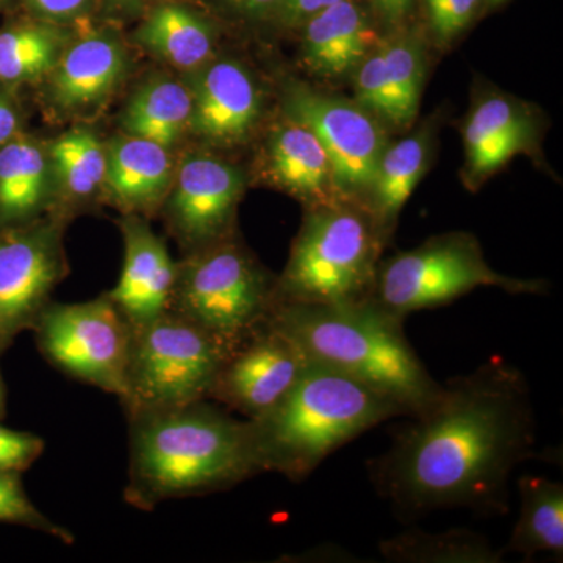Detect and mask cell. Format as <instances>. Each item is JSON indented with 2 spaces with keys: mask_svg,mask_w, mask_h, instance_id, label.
<instances>
[{
  "mask_svg": "<svg viewBox=\"0 0 563 563\" xmlns=\"http://www.w3.org/2000/svg\"><path fill=\"white\" fill-rule=\"evenodd\" d=\"M5 417V387H3L2 374H0V420Z\"/></svg>",
  "mask_w": 563,
  "mask_h": 563,
  "instance_id": "74e56055",
  "label": "cell"
},
{
  "mask_svg": "<svg viewBox=\"0 0 563 563\" xmlns=\"http://www.w3.org/2000/svg\"><path fill=\"white\" fill-rule=\"evenodd\" d=\"M433 132L432 124L422 125L402 140L387 144L380 155L365 203L387 240L395 232L402 207L431 165Z\"/></svg>",
  "mask_w": 563,
  "mask_h": 563,
  "instance_id": "44dd1931",
  "label": "cell"
},
{
  "mask_svg": "<svg viewBox=\"0 0 563 563\" xmlns=\"http://www.w3.org/2000/svg\"><path fill=\"white\" fill-rule=\"evenodd\" d=\"M40 16L47 20H69L87 7L88 0H25Z\"/></svg>",
  "mask_w": 563,
  "mask_h": 563,
  "instance_id": "e575fe53",
  "label": "cell"
},
{
  "mask_svg": "<svg viewBox=\"0 0 563 563\" xmlns=\"http://www.w3.org/2000/svg\"><path fill=\"white\" fill-rule=\"evenodd\" d=\"M379 550L387 561L407 563H498L504 555V550L468 529L406 531L380 542Z\"/></svg>",
  "mask_w": 563,
  "mask_h": 563,
  "instance_id": "83f0119b",
  "label": "cell"
},
{
  "mask_svg": "<svg viewBox=\"0 0 563 563\" xmlns=\"http://www.w3.org/2000/svg\"><path fill=\"white\" fill-rule=\"evenodd\" d=\"M172 176V158L161 144L131 135L111 141L103 184L124 209H151L165 195Z\"/></svg>",
  "mask_w": 563,
  "mask_h": 563,
  "instance_id": "7402d4cb",
  "label": "cell"
},
{
  "mask_svg": "<svg viewBox=\"0 0 563 563\" xmlns=\"http://www.w3.org/2000/svg\"><path fill=\"white\" fill-rule=\"evenodd\" d=\"M481 287L501 288L510 295H540L547 291V282L495 272L473 233L450 232L380 261L372 299L406 321L409 314L448 306Z\"/></svg>",
  "mask_w": 563,
  "mask_h": 563,
  "instance_id": "52a82bcc",
  "label": "cell"
},
{
  "mask_svg": "<svg viewBox=\"0 0 563 563\" xmlns=\"http://www.w3.org/2000/svg\"><path fill=\"white\" fill-rule=\"evenodd\" d=\"M66 273L62 218L0 232V354L32 331Z\"/></svg>",
  "mask_w": 563,
  "mask_h": 563,
  "instance_id": "8fae6325",
  "label": "cell"
},
{
  "mask_svg": "<svg viewBox=\"0 0 563 563\" xmlns=\"http://www.w3.org/2000/svg\"><path fill=\"white\" fill-rule=\"evenodd\" d=\"M232 11L247 20H263L279 13L282 0H222Z\"/></svg>",
  "mask_w": 563,
  "mask_h": 563,
  "instance_id": "d590c367",
  "label": "cell"
},
{
  "mask_svg": "<svg viewBox=\"0 0 563 563\" xmlns=\"http://www.w3.org/2000/svg\"><path fill=\"white\" fill-rule=\"evenodd\" d=\"M229 354L213 336L172 310L133 329L121 399L125 413L206 401Z\"/></svg>",
  "mask_w": 563,
  "mask_h": 563,
  "instance_id": "ba28073f",
  "label": "cell"
},
{
  "mask_svg": "<svg viewBox=\"0 0 563 563\" xmlns=\"http://www.w3.org/2000/svg\"><path fill=\"white\" fill-rule=\"evenodd\" d=\"M43 451L41 437L0 424V472H25L38 461Z\"/></svg>",
  "mask_w": 563,
  "mask_h": 563,
  "instance_id": "1f68e13d",
  "label": "cell"
},
{
  "mask_svg": "<svg viewBox=\"0 0 563 563\" xmlns=\"http://www.w3.org/2000/svg\"><path fill=\"white\" fill-rule=\"evenodd\" d=\"M9 87L0 84V147L22 133V117Z\"/></svg>",
  "mask_w": 563,
  "mask_h": 563,
  "instance_id": "836d02e7",
  "label": "cell"
},
{
  "mask_svg": "<svg viewBox=\"0 0 563 563\" xmlns=\"http://www.w3.org/2000/svg\"><path fill=\"white\" fill-rule=\"evenodd\" d=\"M0 523L24 526L55 537L63 543H74V536L68 529L55 523L31 501L20 472H0Z\"/></svg>",
  "mask_w": 563,
  "mask_h": 563,
  "instance_id": "f546056e",
  "label": "cell"
},
{
  "mask_svg": "<svg viewBox=\"0 0 563 563\" xmlns=\"http://www.w3.org/2000/svg\"><path fill=\"white\" fill-rule=\"evenodd\" d=\"M343 0H282V5L277 16L287 25L296 27L302 25L303 22L310 20L320 11L335 5Z\"/></svg>",
  "mask_w": 563,
  "mask_h": 563,
  "instance_id": "d6a6232c",
  "label": "cell"
},
{
  "mask_svg": "<svg viewBox=\"0 0 563 563\" xmlns=\"http://www.w3.org/2000/svg\"><path fill=\"white\" fill-rule=\"evenodd\" d=\"M309 365L298 344L266 322L225 358L209 399L254 420L272 410Z\"/></svg>",
  "mask_w": 563,
  "mask_h": 563,
  "instance_id": "7c38bea8",
  "label": "cell"
},
{
  "mask_svg": "<svg viewBox=\"0 0 563 563\" xmlns=\"http://www.w3.org/2000/svg\"><path fill=\"white\" fill-rule=\"evenodd\" d=\"M496 2H499V0H496Z\"/></svg>",
  "mask_w": 563,
  "mask_h": 563,
  "instance_id": "60d3db41",
  "label": "cell"
},
{
  "mask_svg": "<svg viewBox=\"0 0 563 563\" xmlns=\"http://www.w3.org/2000/svg\"><path fill=\"white\" fill-rule=\"evenodd\" d=\"M520 515L507 553L533 559L540 553L563 558V485L542 476H526L518 481Z\"/></svg>",
  "mask_w": 563,
  "mask_h": 563,
  "instance_id": "cb8c5ba5",
  "label": "cell"
},
{
  "mask_svg": "<svg viewBox=\"0 0 563 563\" xmlns=\"http://www.w3.org/2000/svg\"><path fill=\"white\" fill-rule=\"evenodd\" d=\"M387 242L365 203L340 199L309 207L287 266L276 279V303H346L372 298Z\"/></svg>",
  "mask_w": 563,
  "mask_h": 563,
  "instance_id": "5b68a950",
  "label": "cell"
},
{
  "mask_svg": "<svg viewBox=\"0 0 563 563\" xmlns=\"http://www.w3.org/2000/svg\"><path fill=\"white\" fill-rule=\"evenodd\" d=\"M190 92L191 129L213 143H239L261 118V90L240 63H210L199 70Z\"/></svg>",
  "mask_w": 563,
  "mask_h": 563,
  "instance_id": "e0dca14e",
  "label": "cell"
},
{
  "mask_svg": "<svg viewBox=\"0 0 563 563\" xmlns=\"http://www.w3.org/2000/svg\"><path fill=\"white\" fill-rule=\"evenodd\" d=\"M49 166L47 152L24 133L0 147V232L40 220L49 202Z\"/></svg>",
  "mask_w": 563,
  "mask_h": 563,
  "instance_id": "603a6c76",
  "label": "cell"
},
{
  "mask_svg": "<svg viewBox=\"0 0 563 563\" xmlns=\"http://www.w3.org/2000/svg\"><path fill=\"white\" fill-rule=\"evenodd\" d=\"M437 38L450 43L470 24L481 0H424Z\"/></svg>",
  "mask_w": 563,
  "mask_h": 563,
  "instance_id": "4dcf8cb0",
  "label": "cell"
},
{
  "mask_svg": "<svg viewBox=\"0 0 563 563\" xmlns=\"http://www.w3.org/2000/svg\"><path fill=\"white\" fill-rule=\"evenodd\" d=\"M398 417H404L402 410L384 396L310 362L272 410L247 421L261 473H279L301 483L333 451Z\"/></svg>",
  "mask_w": 563,
  "mask_h": 563,
  "instance_id": "277c9868",
  "label": "cell"
},
{
  "mask_svg": "<svg viewBox=\"0 0 563 563\" xmlns=\"http://www.w3.org/2000/svg\"><path fill=\"white\" fill-rule=\"evenodd\" d=\"M190 88L179 81L152 80L129 102L122 113V129L131 136L174 146L191 129Z\"/></svg>",
  "mask_w": 563,
  "mask_h": 563,
  "instance_id": "d4e9b609",
  "label": "cell"
},
{
  "mask_svg": "<svg viewBox=\"0 0 563 563\" xmlns=\"http://www.w3.org/2000/svg\"><path fill=\"white\" fill-rule=\"evenodd\" d=\"M266 158L274 184L306 202L307 209L343 199L328 152L302 122L285 114L269 135Z\"/></svg>",
  "mask_w": 563,
  "mask_h": 563,
  "instance_id": "ac0fdd59",
  "label": "cell"
},
{
  "mask_svg": "<svg viewBox=\"0 0 563 563\" xmlns=\"http://www.w3.org/2000/svg\"><path fill=\"white\" fill-rule=\"evenodd\" d=\"M243 188V173L231 163L201 155L181 163L168 203L169 224L181 244L195 252L231 236Z\"/></svg>",
  "mask_w": 563,
  "mask_h": 563,
  "instance_id": "4fadbf2b",
  "label": "cell"
},
{
  "mask_svg": "<svg viewBox=\"0 0 563 563\" xmlns=\"http://www.w3.org/2000/svg\"><path fill=\"white\" fill-rule=\"evenodd\" d=\"M117 7H133L146 2V0H111Z\"/></svg>",
  "mask_w": 563,
  "mask_h": 563,
  "instance_id": "f35d334b",
  "label": "cell"
},
{
  "mask_svg": "<svg viewBox=\"0 0 563 563\" xmlns=\"http://www.w3.org/2000/svg\"><path fill=\"white\" fill-rule=\"evenodd\" d=\"M426 51L413 33L377 43L355 68V102L391 128H412L426 80Z\"/></svg>",
  "mask_w": 563,
  "mask_h": 563,
  "instance_id": "5bb4252c",
  "label": "cell"
},
{
  "mask_svg": "<svg viewBox=\"0 0 563 563\" xmlns=\"http://www.w3.org/2000/svg\"><path fill=\"white\" fill-rule=\"evenodd\" d=\"M385 453L368 465L380 498L404 517L437 509L509 512L514 470L537 443L523 373L490 358L442 385L424 412L409 417Z\"/></svg>",
  "mask_w": 563,
  "mask_h": 563,
  "instance_id": "6da1fadb",
  "label": "cell"
},
{
  "mask_svg": "<svg viewBox=\"0 0 563 563\" xmlns=\"http://www.w3.org/2000/svg\"><path fill=\"white\" fill-rule=\"evenodd\" d=\"M302 57L309 69L325 79L355 70L377 44L365 11L354 0H343L302 24Z\"/></svg>",
  "mask_w": 563,
  "mask_h": 563,
  "instance_id": "d6986e66",
  "label": "cell"
},
{
  "mask_svg": "<svg viewBox=\"0 0 563 563\" xmlns=\"http://www.w3.org/2000/svg\"><path fill=\"white\" fill-rule=\"evenodd\" d=\"M269 325L298 344L309 362L328 366L384 396L404 417L424 412L442 385L429 374L404 333V321L372 298L346 303L273 307Z\"/></svg>",
  "mask_w": 563,
  "mask_h": 563,
  "instance_id": "3957f363",
  "label": "cell"
},
{
  "mask_svg": "<svg viewBox=\"0 0 563 563\" xmlns=\"http://www.w3.org/2000/svg\"><path fill=\"white\" fill-rule=\"evenodd\" d=\"M284 111L321 141L340 196L365 203L377 163L388 144L379 120L357 102L325 95L299 81L285 87Z\"/></svg>",
  "mask_w": 563,
  "mask_h": 563,
  "instance_id": "30bf717a",
  "label": "cell"
},
{
  "mask_svg": "<svg viewBox=\"0 0 563 563\" xmlns=\"http://www.w3.org/2000/svg\"><path fill=\"white\" fill-rule=\"evenodd\" d=\"M5 3H9V0H0V7L5 5Z\"/></svg>",
  "mask_w": 563,
  "mask_h": 563,
  "instance_id": "ab89813d",
  "label": "cell"
},
{
  "mask_svg": "<svg viewBox=\"0 0 563 563\" xmlns=\"http://www.w3.org/2000/svg\"><path fill=\"white\" fill-rule=\"evenodd\" d=\"M63 188L76 199L90 198L106 181L107 151L95 133L76 129L54 141L49 152Z\"/></svg>",
  "mask_w": 563,
  "mask_h": 563,
  "instance_id": "f1b7e54d",
  "label": "cell"
},
{
  "mask_svg": "<svg viewBox=\"0 0 563 563\" xmlns=\"http://www.w3.org/2000/svg\"><path fill=\"white\" fill-rule=\"evenodd\" d=\"M125 55L109 36L92 35L63 52L52 70V96L65 110L87 109L103 101L121 80Z\"/></svg>",
  "mask_w": 563,
  "mask_h": 563,
  "instance_id": "ffe728a7",
  "label": "cell"
},
{
  "mask_svg": "<svg viewBox=\"0 0 563 563\" xmlns=\"http://www.w3.org/2000/svg\"><path fill=\"white\" fill-rule=\"evenodd\" d=\"M462 132L465 180L474 190L517 155L537 154L540 122L529 103L488 91L473 102Z\"/></svg>",
  "mask_w": 563,
  "mask_h": 563,
  "instance_id": "9a60e30c",
  "label": "cell"
},
{
  "mask_svg": "<svg viewBox=\"0 0 563 563\" xmlns=\"http://www.w3.org/2000/svg\"><path fill=\"white\" fill-rule=\"evenodd\" d=\"M141 46L181 69H195L209 62L213 52L210 25L191 10L162 5L136 32Z\"/></svg>",
  "mask_w": 563,
  "mask_h": 563,
  "instance_id": "484cf974",
  "label": "cell"
},
{
  "mask_svg": "<svg viewBox=\"0 0 563 563\" xmlns=\"http://www.w3.org/2000/svg\"><path fill=\"white\" fill-rule=\"evenodd\" d=\"M60 29L43 22H18L0 31V84L13 88L49 76L65 47Z\"/></svg>",
  "mask_w": 563,
  "mask_h": 563,
  "instance_id": "4316f807",
  "label": "cell"
},
{
  "mask_svg": "<svg viewBox=\"0 0 563 563\" xmlns=\"http://www.w3.org/2000/svg\"><path fill=\"white\" fill-rule=\"evenodd\" d=\"M124 263L120 282L109 291L132 328H141L169 309L177 263L161 236L139 217L120 222Z\"/></svg>",
  "mask_w": 563,
  "mask_h": 563,
  "instance_id": "2e32d148",
  "label": "cell"
},
{
  "mask_svg": "<svg viewBox=\"0 0 563 563\" xmlns=\"http://www.w3.org/2000/svg\"><path fill=\"white\" fill-rule=\"evenodd\" d=\"M125 503L154 510L172 499L229 490L261 474L250 421L206 401L128 413Z\"/></svg>",
  "mask_w": 563,
  "mask_h": 563,
  "instance_id": "7a4b0ae2",
  "label": "cell"
},
{
  "mask_svg": "<svg viewBox=\"0 0 563 563\" xmlns=\"http://www.w3.org/2000/svg\"><path fill=\"white\" fill-rule=\"evenodd\" d=\"M413 0H372L374 11L387 25H399L412 9Z\"/></svg>",
  "mask_w": 563,
  "mask_h": 563,
  "instance_id": "8d00e7d4",
  "label": "cell"
},
{
  "mask_svg": "<svg viewBox=\"0 0 563 563\" xmlns=\"http://www.w3.org/2000/svg\"><path fill=\"white\" fill-rule=\"evenodd\" d=\"M274 295L276 279L231 235L177 265L168 310L232 352L266 324Z\"/></svg>",
  "mask_w": 563,
  "mask_h": 563,
  "instance_id": "8992f818",
  "label": "cell"
},
{
  "mask_svg": "<svg viewBox=\"0 0 563 563\" xmlns=\"http://www.w3.org/2000/svg\"><path fill=\"white\" fill-rule=\"evenodd\" d=\"M32 332L52 366L120 401L124 398L133 328L109 292L87 302L51 301Z\"/></svg>",
  "mask_w": 563,
  "mask_h": 563,
  "instance_id": "9c48e42d",
  "label": "cell"
}]
</instances>
